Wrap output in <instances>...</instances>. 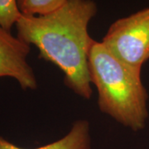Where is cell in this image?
<instances>
[{
    "label": "cell",
    "mask_w": 149,
    "mask_h": 149,
    "mask_svg": "<svg viewBox=\"0 0 149 149\" xmlns=\"http://www.w3.org/2000/svg\"><path fill=\"white\" fill-rule=\"evenodd\" d=\"M31 45L0 27V77H11L22 90H36L37 80L27 62Z\"/></svg>",
    "instance_id": "277c9868"
},
{
    "label": "cell",
    "mask_w": 149,
    "mask_h": 149,
    "mask_svg": "<svg viewBox=\"0 0 149 149\" xmlns=\"http://www.w3.org/2000/svg\"><path fill=\"white\" fill-rule=\"evenodd\" d=\"M67 0H17L23 15L42 16L60 8Z\"/></svg>",
    "instance_id": "8992f818"
},
{
    "label": "cell",
    "mask_w": 149,
    "mask_h": 149,
    "mask_svg": "<svg viewBox=\"0 0 149 149\" xmlns=\"http://www.w3.org/2000/svg\"><path fill=\"white\" fill-rule=\"evenodd\" d=\"M96 13L93 0H67L46 15L22 14L15 25L17 36L36 46L39 57L61 70L65 85L85 99L92 95L88 55L95 40L88 25Z\"/></svg>",
    "instance_id": "6da1fadb"
},
{
    "label": "cell",
    "mask_w": 149,
    "mask_h": 149,
    "mask_svg": "<svg viewBox=\"0 0 149 149\" xmlns=\"http://www.w3.org/2000/svg\"><path fill=\"white\" fill-rule=\"evenodd\" d=\"M102 42L118 60L142 70L149 59V8L114 22Z\"/></svg>",
    "instance_id": "3957f363"
},
{
    "label": "cell",
    "mask_w": 149,
    "mask_h": 149,
    "mask_svg": "<svg viewBox=\"0 0 149 149\" xmlns=\"http://www.w3.org/2000/svg\"><path fill=\"white\" fill-rule=\"evenodd\" d=\"M88 66L91 83L98 91L100 109L133 131L143 129L148 117V95L142 70L123 62L96 41L88 55Z\"/></svg>",
    "instance_id": "7a4b0ae2"
},
{
    "label": "cell",
    "mask_w": 149,
    "mask_h": 149,
    "mask_svg": "<svg viewBox=\"0 0 149 149\" xmlns=\"http://www.w3.org/2000/svg\"><path fill=\"white\" fill-rule=\"evenodd\" d=\"M21 16L17 0H0V27L11 31Z\"/></svg>",
    "instance_id": "52a82bcc"
},
{
    "label": "cell",
    "mask_w": 149,
    "mask_h": 149,
    "mask_svg": "<svg viewBox=\"0 0 149 149\" xmlns=\"http://www.w3.org/2000/svg\"><path fill=\"white\" fill-rule=\"evenodd\" d=\"M0 149H25L12 143L0 135ZM34 149H91L90 123L87 120H77L70 132L62 139Z\"/></svg>",
    "instance_id": "5b68a950"
}]
</instances>
